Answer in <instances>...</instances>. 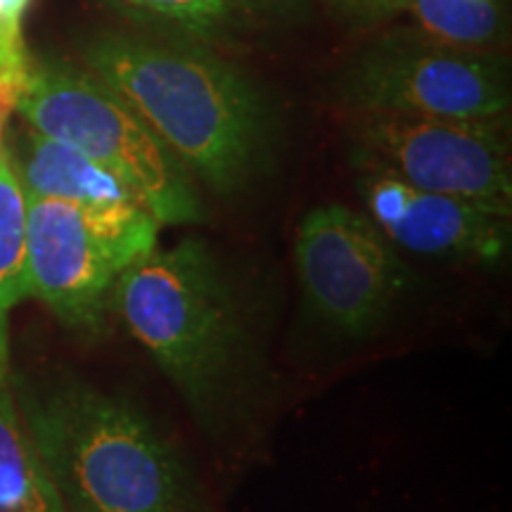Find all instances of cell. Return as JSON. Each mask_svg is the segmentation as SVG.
<instances>
[{"instance_id":"obj_1","label":"cell","mask_w":512,"mask_h":512,"mask_svg":"<svg viewBox=\"0 0 512 512\" xmlns=\"http://www.w3.org/2000/svg\"><path fill=\"white\" fill-rule=\"evenodd\" d=\"M83 55L185 169L216 192L249 181L266 150L268 117L233 64L195 43L131 34H102Z\"/></svg>"},{"instance_id":"obj_2","label":"cell","mask_w":512,"mask_h":512,"mask_svg":"<svg viewBox=\"0 0 512 512\" xmlns=\"http://www.w3.org/2000/svg\"><path fill=\"white\" fill-rule=\"evenodd\" d=\"M31 430L69 512H188L176 448L126 401L64 387L34 403Z\"/></svg>"},{"instance_id":"obj_3","label":"cell","mask_w":512,"mask_h":512,"mask_svg":"<svg viewBox=\"0 0 512 512\" xmlns=\"http://www.w3.org/2000/svg\"><path fill=\"white\" fill-rule=\"evenodd\" d=\"M112 302L192 406L223 399L245 354V325L226 275L202 242L150 249L121 273Z\"/></svg>"},{"instance_id":"obj_4","label":"cell","mask_w":512,"mask_h":512,"mask_svg":"<svg viewBox=\"0 0 512 512\" xmlns=\"http://www.w3.org/2000/svg\"><path fill=\"white\" fill-rule=\"evenodd\" d=\"M15 112L34 131L76 147L121 178L159 226L204 219L185 166L91 69L31 60Z\"/></svg>"},{"instance_id":"obj_5","label":"cell","mask_w":512,"mask_h":512,"mask_svg":"<svg viewBox=\"0 0 512 512\" xmlns=\"http://www.w3.org/2000/svg\"><path fill=\"white\" fill-rule=\"evenodd\" d=\"M159 221L140 204H76L27 195L29 294L67 323L98 328L128 266L157 247Z\"/></svg>"},{"instance_id":"obj_6","label":"cell","mask_w":512,"mask_h":512,"mask_svg":"<svg viewBox=\"0 0 512 512\" xmlns=\"http://www.w3.org/2000/svg\"><path fill=\"white\" fill-rule=\"evenodd\" d=\"M501 119L368 112L358 128V155L366 171L418 190L510 207V150Z\"/></svg>"},{"instance_id":"obj_7","label":"cell","mask_w":512,"mask_h":512,"mask_svg":"<svg viewBox=\"0 0 512 512\" xmlns=\"http://www.w3.org/2000/svg\"><path fill=\"white\" fill-rule=\"evenodd\" d=\"M294 259L306 302L344 335H370L408 283L406 266L387 235L370 216L342 204L306 214Z\"/></svg>"},{"instance_id":"obj_8","label":"cell","mask_w":512,"mask_h":512,"mask_svg":"<svg viewBox=\"0 0 512 512\" xmlns=\"http://www.w3.org/2000/svg\"><path fill=\"white\" fill-rule=\"evenodd\" d=\"M347 100L363 112L498 119L510 95L491 62L451 48H384L351 69Z\"/></svg>"},{"instance_id":"obj_9","label":"cell","mask_w":512,"mask_h":512,"mask_svg":"<svg viewBox=\"0 0 512 512\" xmlns=\"http://www.w3.org/2000/svg\"><path fill=\"white\" fill-rule=\"evenodd\" d=\"M370 219L394 247L432 259L494 264L510 245V207L418 190L401 178L366 171Z\"/></svg>"},{"instance_id":"obj_10","label":"cell","mask_w":512,"mask_h":512,"mask_svg":"<svg viewBox=\"0 0 512 512\" xmlns=\"http://www.w3.org/2000/svg\"><path fill=\"white\" fill-rule=\"evenodd\" d=\"M12 162H15L19 183L31 197L98 204V207L140 204L136 192L112 171L93 162L76 147L43 136L31 126L19 140V152L12 155Z\"/></svg>"},{"instance_id":"obj_11","label":"cell","mask_w":512,"mask_h":512,"mask_svg":"<svg viewBox=\"0 0 512 512\" xmlns=\"http://www.w3.org/2000/svg\"><path fill=\"white\" fill-rule=\"evenodd\" d=\"M27 297V192L5 147L0 159V392L8 375L10 313Z\"/></svg>"},{"instance_id":"obj_12","label":"cell","mask_w":512,"mask_h":512,"mask_svg":"<svg viewBox=\"0 0 512 512\" xmlns=\"http://www.w3.org/2000/svg\"><path fill=\"white\" fill-rule=\"evenodd\" d=\"M0 512H69L34 441L24 437L5 389L0 392Z\"/></svg>"},{"instance_id":"obj_13","label":"cell","mask_w":512,"mask_h":512,"mask_svg":"<svg viewBox=\"0 0 512 512\" xmlns=\"http://www.w3.org/2000/svg\"><path fill=\"white\" fill-rule=\"evenodd\" d=\"M408 10L427 36L441 48L470 50L489 46L501 31L496 0H394Z\"/></svg>"},{"instance_id":"obj_14","label":"cell","mask_w":512,"mask_h":512,"mask_svg":"<svg viewBox=\"0 0 512 512\" xmlns=\"http://www.w3.org/2000/svg\"><path fill=\"white\" fill-rule=\"evenodd\" d=\"M112 3L200 36L219 31L228 19L226 0H112Z\"/></svg>"},{"instance_id":"obj_15","label":"cell","mask_w":512,"mask_h":512,"mask_svg":"<svg viewBox=\"0 0 512 512\" xmlns=\"http://www.w3.org/2000/svg\"><path fill=\"white\" fill-rule=\"evenodd\" d=\"M34 0H0V64L15 74H27L31 57L22 38V22Z\"/></svg>"},{"instance_id":"obj_16","label":"cell","mask_w":512,"mask_h":512,"mask_svg":"<svg viewBox=\"0 0 512 512\" xmlns=\"http://www.w3.org/2000/svg\"><path fill=\"white\" fill-rule=\"evenodd\" d=\"M24 91V83L12 79V76L0 67V143H3V128L10 114L15 112L19 95Z\"/></svg>"},{"instance_id":"obj_17","label":"cell","mask_w":512,"mask_h":512,"mask_svg":"<svg viewBox=\"0 0 512 512\" xmlns=\"http://www.w3.org/2000/svg\"><path fill=\"white\" fill-rule=\"evenodd\" d=\"M330 3L347 12V15L363 19H373L394 8V0H330Z\"/></svg>"},{"instance_id":"obj_18","label":"cell","mask_w":512,"mask_h":512,"mask_svg":"<svg viewBox=\"0 0 512 512\" xmlns=\"http://www.w3.org/2000/svg\"><path fill=\"white\" fill-rule=\"evenodd\" d=\"M242 8L247 10H259V12H285L294 10L299 5V0H238Z\"/></svg>"},{"instance_id":"obj_19","label":"cell","mask_w":512,"mask_h":512,"mask_svg":"<svg viewBox=\"0 0 512 512\" xmlns=\"http://www.w3.org/2000/svg\"><path fill=\"white\" fill-rule=\"evenodd\" d=\"M3 152H5V147H3V143H0V159H3Z\"/></svg>"}]
</instances>
